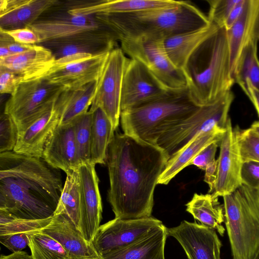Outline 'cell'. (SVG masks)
<instances>
[{
	"label": "cell",
	"instance_id": "cell-1",
	"mask_svg": "<svg viewBox=\"0 0 259 259\" xmlns=\"http://www.w3.org/2000/svg\"><path fill=\"white\" fill-rule=\"evenodd\" d=\"M168 160L156 145L115 132L106 161L110 181L108 200L115 218L151 217L155 188Z\"/></svg>",
	"mask_w": 259,
	"mask_h": 259
},
{
	"label": "cell",
	"instance_id": "cell-2",
	"mask_svg": "<svg viewBox=\"0 0 259 259\" xmlns=\"http://www.w3.org/2000/svg\"><path fill=\"white\" fill-rule=\"evenodd\" d=\"M59 170L42 158L0 153V209L26 220L52 217L63 189Z\"/></svg>",
	"mask_w": 259,
	"mask_h": 259
},
{
	"label": "cell",
	"instance_id": "cell-3",
	"mask_svg": "<svg viewBox=\"0 0 259 259\" xmlns=\"http://www.w3.org/2000/svg\"><path fill=\"white\" fill-rule=\"evenodd\" d=\"M96 18L122 39H165L202 28L207 16L189 1L128 14H97Z\"/></svg>",
	"mask_w": 259,
	"mask_h": 259
},
{
	"label": "cell",
	"instance_id": "cell-4",
	"mask_svg": "<svg viewBox=\"0 0 259 259\" xmlns=\"http://www.w3.org/2000/svg\"><path fill=\"white\" fill-rule=\"evenodd\" d=\"M183 71L190 97L199 107L211 104L231 91L235 82L226 30L219 27L193 53Z\"/></svg>",
	"mask_w": 259,
	"mask_h": 259
},
{
	"label": "cell",
	"instance_id": "cell-5",
	"mask_svg": "<svg viewBox=\"0 0 259 259\" xmlns=\"http://www.w3.org/2000/svg\"><path fill=\"white\" fill-rule=\"evenodd\" d=\"M199 108L191 99L187 88L167 92L152 102L121 111L120 121L123 133L156 145L162 134Z\"/></svg>",
	"mask_w": 259,
	"mask_h": 259
},
{
	"label": "cell",
	"instance_id": "cell-6",
	"mask_svg": "<svg viewBox=\"0 0 259 259\" xmlns=\"http://www.w3.org/2000/svg\"><path fill=\"white\" fill-rule=\"evenodd\" d=\"M223 197L232 258L254 259L259 249V190L242 184Z\"/></svg>",
	"mask_w": 259,
	"mask_h": 259
},
{
	"label": "cell",
	"instance_id": "cell-7",
	"mask_svg": "<svg viewBox=\"0 0 259 259\" xmlns=\"http://www.w3.org/2000/svg\"><path fill=\"white\" fill-rule=\"evenodd\" d=\"M234 98L230 91L215 102L199 107L190 116L162 134L156 145L169 159L196 136L218 127L225 128Z\"/></svg>",
	"mask_w": 259,
	"mask_h": 259
},
{
	"label": "cell",
	"instance_id": "cell-8",
	"mask_svg": "<svg viewBox=\"0 0 259 259\" xmlns=\"http://www.w3.org/2000/svg\"><path fill=\"white\" fill-rule=\"evenodd\" d=\"M120 42L124 54L140 62L164 90L177 92L187 88L183 71L166 53L164 39H122Z\"/></svg>",
	"mask_w": 259,
	"mask_h": 259
},
{
	"label": "cell",
	"instance_id": "cell-9",
	"mask_svg": "<svg viewBox=\"0 0 259 259\" xmlns=\"http://www.w3.org/2000/svg\"><path fill=\"white\" fill-rule=\"evenodd\" d=\"M65 89L42 78L22 82L7 101L4 112L13 118L21 133L52 108Z\"/></svg>",
	"mask_w": 259,
	"mask_h": 259
},
{
	"label": "cell",
	"instance_id": "cell-10",
	"mask_svg": "<svg viewBox=\"0 0 259 259\" xmlns=\"http://www.w3.org/2000/svg\"><path fill=\"white\" fill-rule=\"evenodd\" d=\"M121 48L115 47L108 53L96 81V87L89 111L101 108L112 123L118 126L121 113L123 77L127 58Z\"/></svg>",
	"mask_w": 259,
	"mask_h": 259
},
{
	"label": "cell",
	"instance_id": "cell-11",
	"mask_svg": "<svg viewBox=\"0 0 259 259\" xmlns=\"http://www.w3.org/2000/svg\"><path fill=\"white\" fill-rule=\"evenodd\" d=\"M163 225L152 216L138 219L115 218L100 226L92 244L100 256L138 241Z\"/></svg>",
	"mask_w": 259,
	"mask_h": 259
},
{
	"label": "cell",
	"instance_id": "cell-12",
	"mask_svg": "<svg viewBox=\"0 0 259 259\" xmlns=\"http://www.w3.org/2000/svg\"><path fill=\"white\" fill-rule=\"evenodd\" d=\"M59 2L28 27L37 35L39 42L61 38L87 31L108 27L95 15H74Z\"/></svg>",
	"mask_w": 259,
	"mask_h": 259
},
{
	"label": "cell",
	"instance_id": "cell-13",
	"mask_svg": "<svg viewBox=\"0 0 259 259\" xmlns=\"http://www.w3.org/2000/svg\"><path fill=\"white\" fill-rule=\"evenodd\" d=\"M109 53L97 56L79 53L56 59L41 78L67 89L82 87L97 81Z\"/></svg>",
	"mask_w": 259,
	"mask_h": 259
},
{
	"label": "cell",
	"instance_id": "cell-14",
	"mask_svg": "<svg viewBox=\"0 0 259 259\" xmlns=\"http://www.w3.org/2000/svg\"><path fill=\"white\" fill-rule=\"evenodd\" d=\"M117 41L118 36L108 27L45 41L38 45L49 49L56 60L79 53L93 56L107 53L116 47Z\"/></svg>",
	"mask_w": 259,
	"mask_h": 259
},
{
	"label": "cell",
	"instance_id": "cell-15",
	"mask_svg": "<svg viewBox=\"0 0 259 259\" xmlns=\"http://www.w3.org/2000/svg\"><path fill=\"white\" fill-rule=\"evenodd\" d=\"M80 200L78 230L92 243L102 220V205L95 164L89 162L78 167Z\"/></svg>",
	"mask_w": 259,
	"mask_h": 259
},
{
	"label": "cell",
	"instance_id": "cell-16",
	"mask_svg": "<svg viewBox=\"0 0 259 259\" xmlns=\"http://www.w3.org/2000/svg\"><path fill=\"white\" fill-rule=\"evenodd\" d=\"M217 178L212 195L219 198L230 194L242 185L241 157L236 128L229 118L225 132L220 143Z\"/></svg>",
	"mask_w": 259,
	"mask_h": 259
},
{
	"label": "cell",
	"instance_id": "cell-17",
	"mask_svg": "<svg viewBox=\"0 0 259 259\" xmlns=\"http://www.w3.org/2000/svg\"><path fill=\"white\" fill-rule=\"evenodd\" d=\"M167 92H169L164 90L140 62L127 58L122 81L121 111L152 102Z\"/></svg>",
	"mask_w": 259,
	"mask_h": 259
},
{
	"label": "cell",
	"instance_id": "cell-18",
	"mask_svg": "<svg viewBox=\"0 0 259 259\" xmlns=\"http://www.w3.org/2000/svg\"><path fill=\"white\" fill-rule=\"evenodd\" d=\"M167 232L179 242L188 259H220L222 242L214 229L184 220Z\"/></svg>",
	"mask_w": 259,
	"mask_h": 259
},
{
	"label": "cell",
	"instance_id": "cell-19",
	"mask_svg": "<svg viewBox=\"0 0 259 259\" xmlns=\"http://www.w3.org/2000/svg\"><path fill=\"white\" fill-rule=\"evenodd\" d=\"M226 33L234 78L245 49L253 39H259V0H246L242 15Z\"/></svg>",
	"mask_w": 259,
	"mask_h": 259
},
{
	"label": "cell",
	"instance_id": "cell-20",
	"mask_svg": "<svg viewBox=\"0 0 259 259\" xmlns=\"http://www.w3.org/2000/svg\"><path fill=\"white\" fill-rule=\"evenodd\" d=\"M40 232L58 241L71 259H100L92 243L87 241L66 215H53L51 223Z\"/></svg>",
	"mask_w": 259,
	"mask_h": 259
},
{
	"label": "cell",
	"instance_id": "cell-21",
	"mask_svg": "<svg viewBox=\"0 0 259 259\" xmlns=\"http://www.w3.org/2000/svg\"><path fill=\"white\" fill-rule=\"evenodd\" d=\"M58 0H0V29L28 27L56 5Z\"/></svg>",
	"mask_w": 259,
	"mask_h": 259
},
{
	"label": "cell",
	"instance_id": "cell-22",
	"mask_svg": "<svg viewBox=\"0 0 259 259\" xmlns=\"http://www.w3.org/2000/svg\"><path fill=\"white\" fill-rule=\"evenodd\" d=\"M55 60L49 49L36 44L23 53L0 60V67L19 75L24 82L42 77L53 66Z\"/></svg>",
	"mask_w": 259,
	"mask_h": 259
},
{
	"label": "cell",
	"instance_id": "cell-23",
	"mask_svg": "<svg viewBox=\"0 0 259 259\" xmlns=\"http://www.w3.org/2000/svg\"><path fill=\"white\" fill-rule=\"evenodd\" d=\"M42 158L52 166L61 169L66 174L78 167L72 122L58 125L46 145Z\"/></svg>",
	"mask_w": 259,
	"mask_h": 259
},
{
	"label": "cell",
	"instance_id": "cell-24",
	"mask_svg": "<svg viewBox=\"0 0 259 259\" xmlns=\"http://www.w3.org/2000/svg\"><path fill=\"white\" fill-rule=\"evenodd\" d=\"M54 105L19 134L14 152L42 158L46 145L59 123Z\"/></svg>",
	"mask_w": 259,
	"mask_h": 259
},
{
	"label": "cell",
	"instance_id": "cell-25",
	"mask_svg": "<svg viewBox=\"0 0 259 259\" xmlns=\"http://www.w3.org/2000/svg\"><path fill=\"white\" fill-rule=\"evenodd\" d=\"M173 0H102L79 2L68 12L74 15L128 14L176 5Z\"/></svg>",
	"mask_w": 259,
	"mask_h": 259
},
{
	"label": "cell",
	"instance_id": "cell-26",
	"mask_svg": "<svg viewBox=\"0 0 259 259\" xmlns=\"http://www.w3.org/2000/svg\"><path fill=\"white\" fill-rule=\"evenodd\" d=\"M225 128L215 127L200 134L192 139L182 149L169 158L161 175L158 184L167 185L206 147L214 142H220Z\"/></svg>",
	"mask_w": 259,
	"mask_h": 259
},
{
	"label": "cell",
	"instance_id": "cell-27",
	"mask_svg": "<svg viewBox=\"0 0 259 259\" xmlns=\"http://www.w3.org/2000/svg\"><path fill=\"white\" fill-rule=\"evenodd\" d=\"M218 28L210 22L197 30L165 39L164 46L168 57L177 68L183 70L193 53Z\"/></svg>",
	"mask_w": 259,
	"mask_h": 259
},
{
	"label": "cell",
	"instance_id": "cell-28",
	"mask_svg": "<svg viewBox=\"0 0 259 259\" xmlns=\"http://www.w3.org/2000/svg\"><path fill=\"white\" fill-rule=\"evenodd\" d=\"M167 236V228L163 225L126 247L100 256V259H165L164 248Z\"/></svg>",
	"mask_w": 259,
	"mask_h": 259
},
{
	"label": "cell",
	"instance_id": "cell-29",
	"mask_svg": "<svg viewBox=\"0 0 259 259\" xmlns=\"http://www.w3.org/2000/svg\"><path fill=\"white\" fill-rule=\"evenodd\" d=\"M96 87V81L82 87L65 89L56 100L54 109L59 117V125L71 123L78 116L89 111Z\"/></svg>",
	"mask_w": 259,
	"mask_h": 259
},
{
	"label": "cell",
	"instance_id": "cell-30",
	"mask_svg": "<svg viewBox=\"0 0 259 259\" xmlns=\"http://www.w3.org/2000/svg\"><path fill=\"white\" fill-rule=\"evenodd\" d=\"M186 211L201 224L214 229L223 236L225 229L222 223L225 222L223 206L212 194L195 193L192 199L186 204Z\"/></svg>",
	"mask_w": 259,
	"mask_h": 259
},
{
	"label": "cell",
	"instance_id": "cell-31",
	"mask_svg": "<svg viewBox=\"0 0 259 259\" xmlns=\"http://www.w3.org/2000/svg\"><path fill=\"white\" fill-rule=\"evenodd\" d=\"M112 123L101 108L93 112L90 146V162L105 164L108 147L115 132Z\"/></svg>",
	"mask_w": 259,
	"mask_h": 259
},
{
	"label": "cell",
	"instance_id": "cell-32",
	"mask_svg": "<svg viewBox=\"0 0 259 259\" xmlns=\"http://www.w3.org/2000/svg\"><path fill=\"white\" fill-rule=\"evenodd\" d=\"M80 213V200L78 168L66 173L63 191L53 215L68 217L78 229Z\"/></svg>",
	"mask_w": 259,
	"mask_h": 259
},
{
	"label": "cell",
	"instance_id": "cell-33",
	"mask_svg": "<svg viewBox=\"0 0 259 259\" xmlns=\"http://www.w3.org/2000/svg\"><path fill=\"white\" fill-rule=\"evenodd\" d=\"M258 41V38L253 39L245 49L234 78L235 82L238 85L247 81L259 90Z\"/></svg>",
	"mask_w": 259,
	"mask_h": 259
},
{
	"label": "cell",
	"instance_id": "cell-34",
	"mask_svg": "<svg viewBox=\"0 0 259 259\" xmlns=\"http://www.w3.org/2000/svg\"><path fill=\"white\" fill-rule=\"evenodd\" d=\"M28 246L33 259H71L58 241L40 230L30 236Z\"/></svg>",
	"mask_w": 259,
	"mask_h": 259
},
{
	"label": "cell",
	"instance_id": "cell-35",
	"mask_svg": "<svg viewBox=\"0 0 259 259\" xmlns=\"http://www.w3.org/2000/svg\"><path fill=\"white\" fill-rule=\"evenodd\" d=\"M93 112L89 111L72 122L79 165L90 162V146Z\"/></svg>",
	"mask_w": 259,
	"mask_h": 259
},
{
	"label": "cell",
	"instance_id": "cell-36",
	"mask_svg": "<svg viewBox=\"0 0 259 259\" xmlns=\"http://www.w3.org/2000/svg\"><path fill=\"white\" fill-rule=\"evenodd\" d=\"M52 217L43 220H26L17 218L0 209V235L41 230L51 223Z\"/></svg>",
	"mask_w": 259,
	"mask_h": 259
},
{
	"label": "cell",
	"instance_id": "cell-37",
	"mask_svg": "<svg viewBox=\"0 0 259 259\" xmlns=\"http://www.w3.org/2000/svg\"><path fill=\"white\" fill-rule=\"evenodd\" d=\"M236 130L243 162H259V136L250 127L243 130L236 127Z\"/></svg>",
	"mask_w": 259,
	"mask_h": 259
},
{
	"label": "cell",
	"instance_id": "cell-38",
	"mask_svg": "<svg viewBox=\"0 0 259 259\" xmlns=\"http://www.w3.org/2000/svg\"><path fill=\"white\" fill-rule=\"evenodd\" d=\"M18 136L15 122L10 115L4 112L0 118V153L14 151Z\"/></svg>",
	"mask_w": 259,
	"mask_h": 259
},
{
	"label": "cell",
	"instance_id": "cell-39",
	"mask_svg": "<svg viewBox=\"0 0 259 259\" xmlns=\"http://www.w3.org/2000/svg\"><path fill=\"white\" fill-rule=\"evenodd\" d=\"M239 0H207L209 11L207 18L210 23L223 28L224 23L233 8Z\"/></svg>",
	"mask_w": 259,
	"mask_h": 259
},
{
	"label": "cell",
	"instance_id": "cell-40",
	"mask_svg": "<svg viewBox=\"0 0 259 259\" xmlns=\"http://www.w3.org/2000/svg\"><path fill=\"white\" fill-rule=\"evenodd\" d=\"M39 231L0 235V242L12 252L20 251L28 246L30 236Z\"/></svg>",
	"mask_w": 259,
	"mask_h": 259
},
{
	"label": "cell",
	"instance_id": "cell-41",
	"mask_svg": "<svg viewBox=\"0 0 259 259\" xmlns=\"http://www.w3.org/2000/svg\"><path fill=\"white\" fill-rule=\"evenodd\" d=\"M241 177L242 184L259 190V162L251 161L243 162Z\"/></svg>",
	"mask_w": 259,
	"mask_h": 259
},
{
	"label": "cell",
	"instance_id": "cell-42",
	"mask_svg": "<svg viewBox=\"0 0 259 259\" xmlns=\"http://www.w3.org/2000/svg\"><path fill=\"white\" fill-rule=\"evenodd\" d=\"M22 82L19 75L6 68L0 67V93L11 95Z\"/></svg>",
	"mask_w": 259,
	"mask_h": 259
},
{
	"label": "cell",
	"instance_id": "cell-43",
	"mask_svg": "<svg viewBox=\"0 0 259 259\" xmlns=\"http://www.w3.org/2000/svg\"><path fill=\"white\" fill-rule=\"evenodd\" d=\"M220 142H214L203 149L189 163L205 170L206 167L215 160V153Z\"/></svg>",
	"mask_w": 259,
	"mask_h": 259
},
{
	"label": "cell",
	"instance_id": "cell-44",
	"mask_svg": "<svg viewBox=\"0 0 259 259\" xmlns=\"http://www.w3.org/2000/svg\"><path fill=\"white\" fill-rule=\"evenodd\" d=\"M16 41L26 45H36L39 42L36 34L31 29L26 27L11 30H3Z\"/></svg>",
	"mask_w": 259,
	"mask_h": 259
},
{
	"label": "cell",
	"instance_id": "cell-45",
	"mask_svg": "<svg viewBox=\"0 0 259 259\" xmlns=\"http://www.w3.org/2000/svg\"><path fill=\"white\" fill-rule=\"evenodd\" d=\"M0 42L4 44L12 55L23 53L33 47L34 45H26L16 41L11 36L0 29Z\"/></svg>",
	"mask_w": 259,
	"mask_h": 259
},
{
	"label": "cell",
	"instance_id": "cell-46",
	"mask_svg": "<svg viewBox=\"0 0 259 259\" xmlns=\"http://www.w3.org/2000/svg\"><path fill=\"white\" fill-rule=\"evenodd\" d=\"M246 2V0H239L233 8L223 26L226 30H229L240 18L243 12Z\"/></svg>",
	"mask_w": 259,
	"mask_h": 259
},
{
	"label": "cell",
	"instance_id": "cell-47",
	"mask_svg": "<svg viewBox=\"0 0 259 259\" xmlns=\"http://www.w3.org/2000/svg\"><path fill=\"white\" fill-rule=\"evenodd\" d=\"M204 181L209 188L208 192H212L217 178L218 160H214L210 162L205 169Z\"/></svg>",
	"mask_w": 259,
	"mask_h": 259
},
{
	"label": "cell",
	"instance_id": "cell-48",
	"mask_svg": "<svg viewBox=\"0 0 259 259\" xmlns=\"http://www.w3.org/2000/svg\"><path fill=\"white\" fill-rule=\"evenodd\" d=\"M239 87L253 104L259 117V90L247 81Z\"/></svg>",
	"mask_w": 259,
	"mask_h": 259
},
{
	"label": "cell",
	"instance_id": "cell-49",
	"mask_svg": "<svg viewBox=\"0 0 259 259\" xmlns=\"http://www.w3.org/2000/svg\"><path fill=\"white\" fill-rule=\"evenodd\" d=\"M0 259H33L31 255H29L27 252L20 251L4 255H1Z\"/></svg>",
	"mask_w": 259,
	"mask_h": 259
},
{
	"label": "cell",
	"instance_id": "cell-50",
	"mask_svg": "<svg viewBox=\"0 0 259 259\" xmlns=\"http://www.w3.org/2000/svg\"><path fill=\"white\" fill-rule=\"evenodd\" d=\"M12 55L8 47L3 43L0 42V60L4 59Z\"/></svg>",
	"mask_w": 259,
	"mask_h": 259
},
{
	"label": "cell",
	"instance_id": "cell-51",
	"mask_svg": "<svg viewBox=\"0 0 259 259\" xmlns=\"http://www.w3.org/2000/svg\"><path fill=\"white\" fill-rule=\"evenodd\" d=\"M250 128L259 136V121H254L251 124Z\"/></svg>",
	"mask_w": 259,
	"mask_h": 259
},
{
	"label": "cell",
	"instance_id": "cell-52",
	"mask_svg": "<svg viewBox=\"0 0 259 259\" xmlns=\"http://www.w3.org/2000/svg\"><path fill=\"white\" fill-rule=\"evenodd\" d=\"M254 259H259V249L257 252L256 253Z\"/></svg>",
	"mask_w": 259,
	"mask_h": 259
}]
</instances>
